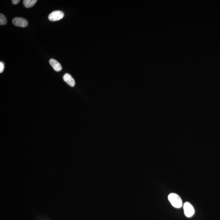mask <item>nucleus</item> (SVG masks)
<instances>
[{
	"label": "nucleus",
	"mask_w": 220,
	"mask_h": 220,
	"mask_svg": "<svg viewBox=\"0 0 220 220\" xmlns=\"http://www.w3.org/2000/svg\"><path fill=\"white\" fill-rule=\"evenodd\" d=\"M63 79L65 82L71 87L75 86V80L70 74L67 73L65 74L63 77Z\"/></svg>",
	"instance_id": "39448f33"
},
{
	"label": "nucleus",
	"mask_w": 220,
	"mask_h": 220,
	"mask_svg": "<svg viewBox=\"0 0 220 220\" xmlns=\"http://www.w3.org/2000/svg\"><path fill=\"white\" fill-rule=\"evenodd\" d=\"M5 65L4 64L3 62H0V73H2L4 69Z\"/></svg>",
	"instance_id": "1a4fd4ad"
},
{
	"label": "nucleus",
	"mask_w": 220,
	"mask_h": 220,
	"mask_svg": "<svg viewBox=\"0 0 220 220\" xmlns=\"http://www.w3.org/2000/svg\"><path fill=\"white\" fill-rule=\"evenodd\" d=\"M184 214L186 217H190L194 215V210L192 205L189 202H186L183 205Z\"/></svg>",
	"instance_id": "20e7f679"
},
{
	"label": "nucleus",
	"mask_w": 220,
	"mask_h": 220,
	"mask_svg": "<svg viewBox=\"0 0 220 220\" xmlns=\"http://www.w3.org/2000/svg\"><path fill=\"white\" fill-rule=\"evenodd\" d=\"M7 23V20L6 17L2 13L0 14V25H6Z\"/></svg>",
	"instance_id": "6e6552de"
},
{
	"label": "nucleus",
	"mask_w": 220,
	"mask_h": 220,
	"mask_svg": "<svg viewBox=\"0 0 220 220\" xmlns=\"http://www.w3.org/2000/svg\"><path fill=\"white\" fill-rule=\"evenodd\" d=\"M13 23L15 26L25 28L28 26V21L25 18L21 17H16L13 20Z\"/></svg>",
	"instance_id": "7ed1b4c3"
},
{
	"label": "nucleus",
	"mask_w": 220,
	"mask_h": 220,
	"mask_svg": "<svg viewBox=\"0 0 220 220\" xmlns=\"http://www.w3.org/2000/svg\"><path fill=\"white\" fill-rule=\"evenodd\" d=\"M64 17V13L61 11L57 10L52 12L49 15V19L52 21H59Z\"/></svg>",
	"instance_id": "f03ea898"
},
{
	"label": "nucleus",
	"mask_w": 220,
	"mask_h": 220,
	"mask_svg": "<svg viewBox=\"0 0 220 220\" xmlns=\"http://www.w3.org/2000/svg\"><path fill=\"white\" fill-rule=\"evenodd\" d=\"M37 2V0H24L23 3L24 6L28 8L34 6Z\"/></svg>",
	"instance_id": "0eeeda50"
},
{
	"label": "nucleus",
	"mask_w": 220,
	"mask_h": 220,
	"mask_svg": "<svg viewBox=\"0 0 220 220\" xmlns=\"http://www.w3.org/2000/svg\"><path fill=\"white\" fill-rule=\"evenodd\" d=\"M49 64L52 68L56 71H60L62 69V67L60 63L57 60L54 59H51L49 60Z\"/></svg>",
	"instance_id": "423d86ee"
},
{
	"label": "nucleus",
	"mask_w": 220,
	"mask_h": 220,
	"mask_svg": "<svg viewBox=\"0 0 220 220\" xmlns=\"http://www.w3.org/2000/svg\"><path fill=\"white\" fill-rule=\"evenodd\" d=\"M168 200L173 207L179 208L182 206V201L177 194L171 193L168 195Z\"/></svg>",
	"instance_id": "f257e3e1"
},
{
	"label": "nucleus",
	"mask_w": 220,
	"mask_h": 220,
	"mask_svg": "<svg viewBox=\"0 0 220 220\" xmlns=\"http://www.w3.org/2000/svg\"><path fill=\"white\" fill-rule=\"evenodd\" d=\"M12 3L13 5H17L20 2V0H12Z\"/></svg>",
	"instance_id": "9d476101"
}]
</instances>
